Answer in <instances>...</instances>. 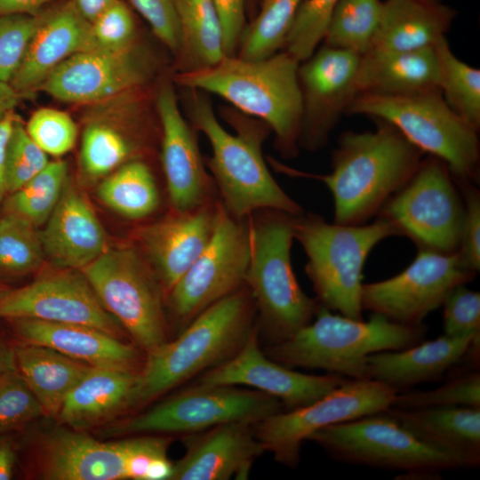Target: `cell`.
<instances>
[{
	"mask_svg": "<svg viewBox=\"0 0 480 480\" xmlns=\"http://www.w3.org/2000/svg\"><path fill=\"white\" fill-rule=\"evenodd\" d=\"M184 89L190 122L211 144L207 165L228 212L239 220L260 210L301 214L300 204L277 184L263 158L262 143L270 128L259 119L231 109L225 111V117L236 131L232 134L219 123L212 103L201 91Z\"/></svg>",
	"mask_w": 480,
	"mask_h": 480,
	"instance_id": "obj_1",
	"label": "cell"
},
{
	"mask_svg": "<svg viewBox=\"0 0 480 480\" xmlns=\"http://www.w3.org/2000/svg\"><path fill=\"white\" fill-rule=\"evenodd\" d=\"M374 131L346 132L332 152V172L292 173L323 181L333 199V222L364 224L412 177L425 154L390 124L375 120Z\"/></svg>",
	"mask_w": 480,
	"mask_h": 480,
	"instance_id": "obj_2",
	"label": "cell"
},
{
	"mask_svg": "<svg viewBox=\"0 0 480 480\" xmlns=\"http://www.w3.org/2000/svg\"><path fill=\"white\" fill-rule=\"evenodd\" d=\"M300 62L285 51L260 60L225 55L217 64L178 72L182 88L216 94L238 111L265 123L285 157L298 153L303 104L298 77Z\"/></svg>",
	"mask_w": 480,
	"mask_h": 480,
	"instance_id": "obj_3",
	"label": "cell"
},
{
	"mask_svg": "<svg viewBox=\"0 0 480 480\" xmlns=\"http://www.w3.org/2000/svg\"><path fill=\"white\" fill-rule=\"evenodd\" d=\"M252 297L243 287L198 314L172 341L148 353L130 408L144 405L231 356L250 332Z\"/></svg>",
	"mask_w": 480,
	"mask_h": 480,
	"instance_id": "obj_4",
	"label": "cell"
},
{
	"mask_svg": "<svg viewBox=\"0 0 480 480\" xmlns=\"http://www.w3.org/2000/svg\"><path fill=\"white\" fill-rule=\"evenodd\" d=\"M427 327L404 325L372 313L356 320L319 305L315 319L290 339L271 344L266 355L289 368L322 369L346 378L368 379L366 358L400 350L424 340Z\"/></svg>",
	"mask_w": 480,
	"mask_h": 480,
	"instance_id": "obj_5",
	"label": "cell"
},
{
	"mask_svg": "<svg viewBox=\"0 0 480 480\" xmlns=\"http://www.w3.org/2000/svg\"><path fill=\"white\" fill-rule=\"evenodd\" d=\"M294 239L307 255L305 267L320 306L362 319L363 271L371 251L382 240L399 236L388 220L378 216L361 225L329 223L319 215L292 217Z\"/></svg>",
	"mask_w": 480,
	"mask_h": 480,
	"instance_id": "obj_6",
	"label": "cell"
},
{
	"mask_svg": "<svg viewBox=\"0 0 480 480\" xmlns=\"http://www.w3.org/2000/svg\"><path fill=\"white\" fill-rule=\"evenodd\" d=\"M346 114L364 115L393 125L415 147L443 161L458 182L479 179L477 131L433 90L410 94H357Z\"/></svg>",
	"mask_w": 480,
	"mask_h": 480,
	"instance_id": "obj_7",
	"label": "cell"
},
{
	"mask_svg": "<svg viewBox=\"0 0 480 480\" xmlns=\"http://www.w3.org/2000/svg\"><path fill=\"white\" fill-rule=\"evenodd\" d=\"M268 212L263 219L248 220L250 260L245 284L271 344H276L308 325L319 303L302 291L292 268L293 215Z\"/></svg>",
	"mask_w": 480,
	"mask_h": 480,
	"instance_id": "obj_8",
	"label": "cell"
},
{
	"mask_svg": "<svg viewBox=\"0 0 480 480\" xmlns=\"http://www.w3.org/2000/svg\"><path fill=\"white\" fill-rule=\"evenodd\" d=\"M308 440L340 462L400 471L404 478L436 479L444 471L466 468L458 458L423 443L385 412L325 427Z\"/></svg>",
	"mask_w": 480,
	"mask_h": 480,
	"instance_id": "obj_9",
	"label": "cell"
},
{
	"mask_svg": "<svg viewBox=\"0 0 480 480\" xmlns=\"http://www.w3.org/2000/svg\"><path fill=\"white\" fill-rule=\"evenodd\" d=\"M81 271L106 310L147 354L168 341L162 284L135 249L108 248Z\"/></svg>",
	"mask_w": 480,
	"mask_h": 480,
	"instance_id": "obj_10",
	"label": "cell"
},
{
	"mask_svg": "<svg viewBox=\"0 0 480 480\" xmlns=\"http://www.w3.org/2000/svg\"><path fill=\"white\" fill-rule=\"evenodd\" d=\"M283 411L278 399L255 389L196 384L112 426L108 435H188L228 422L255 424Z\"/></svg>",
	"mask_w": 480,
	"mask_h": 480,
	"instance_id": "obj_11",
	"label": "cell"
},
{
	"mask_svg": "<svg viewBox=\"0 0 480 480\" xmlns=\"http://www.w3.org/2000/svg\"><path fill=\"white\" fill-rule=\"evenodd\" d=\"M464 202L446 164L428 156L412 177L382 205L378 216L393 223L420 248L459 249Z\"/></svg>",
	"mask_w": 480,
	"mask_h": 480,
	"instance_id": "obj_12",
	"label": "cell"
},
{
	"mask_svg": "<svg viewBox=\"0 0 480 480\" xmlns=\"http://www.w3.org/2000/svg\"><path fill=\"white\" fill-rule=\"evenodd\" d=\"M397 392L372 379L347 378L325 396L295 410L280 412L253 425L264 451L287 467L296 468L300 447L316 431L385 412Z\"/></svg>",
	"mask_w": 480,
	"mask_h": 480,
	"instance_id": "obj_13",
	"label": "cell"
},
{
	"mask_svg": "<svg viewBox=\"0 0 480 480\" xmlns=\"http://www.w3.org/2000/svg\"><path fill=\"white\" fill-rule=\"evenodd\" d=\"M249 260L247 220L234 217L219 202L207 245L168 292L176 318L188 325L209 306L242 288Z\"/></svg>",
	"mask_w": 480,
	"mask_h": 480,
	"instance_id": "obj_14",
	"label": "cell"
},
{
	"mask_svg": "<svg viewBox=\"0 0 480 480\" xmlns=\"http://www.w3.org/2000/svg\"><path fill=\"white\" fill-rule=\"evenodd\" d=\"M476 273L468 269L459 253L420 248L414 260L399 274L388 279L363 284V310L388 320L419 325L443 305L458 285L471 281Z\"/></svg>",
	"mask_w": 480,
	"mask_h": 480,
	"instance_id": "obj_15",
	"label": "cell"
},
{
	"mask_svg": "<svg viewBox=\"0 0 480 480\" xmlns=\"http://www.w3.org/2000/svg\"><path fill=\"white\" fill-rule=\"evenodd\" d=\"M0 318L77 324L124 340L118 321L103 307L81 270L61 268L0 298Z\"/></svg>",
	"mask_w": 480,
	"mask_h": 480,
	"instance_id": "obj_16",
	"label": "cell"
},
{
	"mask_svg": "<svg viewBox=\"0 0 480 480\" xmlns=\"http://www.w3.org/2000/svg\"><path fill=\"white\" fill-rule=\"evenodd\" d=\"M152 70L148 54L135 44L118 51L92 48L66 60L38 89L59 100L92 103L138 89Z\"/></svg>",
	"mask_w": 480,
	"mask_h": 480,
	"instance_id": "obj_17",
	"label": "cell"
},
{
	"mask_svg": "<svg viewBox=\"0 0 480 480\" xmlns=\"http://www.w3.org/2000/svg\"><path fill=\"white\" fill-rule=\"evenodd\" d=\"M361 55L324 45L299 66L303 116L300 146L324 147L332 130L356 96Z\"/></svg>",
	"mask_w": 480,
	"mask_h": 480,
	"instance_id": "obj_18",
	"label": "cell"
},
{
	"mask_svg": "<svg viewBox=\"0 0 480 480\" xmlns=\"http://www.w3.org/2000/svg\"><path fill=\"white\" fill-rule=\"evenodd\" d=\"M346 379L335 373L307 374L274 361L261 351L257 333L252 331L231 356L204 372L196 384L247 386L278 399L292 411L325 396Z\"/></svg>",
	"mask_w": 480,
	"mask_h": 480,
	"instance_id": "obj_19",
	"label": "cell"
},
{
	"mask_svg": "<svg viewBox=\"0 0 480 480\" xmlns=\"http://www.w3.org/2000/svg\"><path fill=\"white\" fill-rule=\"evenodd\" d=\"M156 109L162 126L161 161L171 205L174 211L184 212L210 203L211 178L171 81L161 85Z\"/></svg>",
	"mask_w": 480,
	"mask_h": 480,
	"instance_id": "obj_20",
	"label": "cell"
},
{
	"mask_svg": "<svg viewBox=\"0 0 480 480\" xmlns=\"http://www.w3.org/2000/svg\"><path fill=\"white\" fill-rule=\"evenodd\" d=\"M253 425L234 421L185 435L186 452L173 463L171 480L245 479L264 452Z\"/></svg>",
	"mask_w": 480,
	"mask_h": 480,
	"instance_id": "obj_21",
	"label": "cell"
},
{
	"mask_svg": "<svg viewBox=\"0 0 480 480\" xmlns=\"http://www.w3.org/2000/svg\"><path fill=\"white\" fill-rule=\"evenodd\" d=\"M137 437L101 442L79 430L58 429L41 444L40 476L51 480L127 479Z\"/></svg>",
	"mask_w": 480,
	"mask_h": 480,
	"instance_id": "obj_22",
	"label": "cell"
},
{
	"mask_svg": "<svg viewBox=\"0 0 480 480\" xmlns=\"http://www.w3.org/2000/svg\"><path fill=\"white\" fill-rule=\"evenodd\" d=\"M217 204L174 211L141 228L139 239L162 286L169 292L207 245L214 228Z\"/></svg>",
	"mask_w": 480,
	"mask_h": 480,
	"instance_id": "obj_23",
	"label": "cell"
},
{
	"mask_svg": "<svg viewBox=\"0 0 480 480\" xmlns=\"http://www.w3.org/2000/svg\"><path fill=\"white\" fill-rule=\"evenodd\" d=\"M44 224L39 232L44 255L60 268L81 270L108 249L92 207L68 180Z\"/></svg>",
	"mask_w": 480,
	"mask_h": 480,
	"instance_id": "obj_24",
	"label": "cell"
},
{
	"mask_svg": "<svg viewBox=\"0 0 480 480\" xmlns=\"http://www.w3.org/2000/svg\"><path fill=\"white\" fill-rule=\"evenodd\" d=\"M39 14V24L10 82L20 96L38 89L44 79L69 57L92 49L91 23L70 0Z\"/></svg>",
	"mask_w": 480,
	"mask_h": 480,
	"instance_id": "obj_25",
	"label": "cell"
},
{
	"mask_svg": "<svg viewBox=\"0 0 480 480\" xmlns=\"http://www.w3.org/2000/svg\"><path fill=\"white\" fill-rule=\"evenodd\" d=\"M12 322L24 342L49 347L94 367L140 371L139 350L100 329L31 318L12 319Z\"/></svg>",
	"mask_w": 480,
	"mask_h": 480,
	"instance_id": "obj_26",
	"label": "cell"
},
{
	"mask_svg": "<svg viewBox=\"0 0 480 480\" xmlns=\"http://www.w3.org/2000/svg\"><path fill=\"white\" fill-rule=\"evenodd\" d=\"M474 335L444 334L407 348L371 354L366 358L367 378L397 393L410 390L421 382L436 380L460 363Z\"/></svg>",
	"mask_w": 480,
	"mask_h": 480,
	"instance_id": "obj_27",
	"label": "cell"
},
{
	"mask_svg": "<svg viewBox=\"0 0 480 480\" xmlns=\"http://www.w3.org/2000/svg\"><path fill=\"white\" fill-rule=\"evenodd\" d=\"M429 446L455 456L466 468L480 464V408L426 407L385 411Z\"/></svg>",
	"mask_w": 480,
	"mask_h": 480,
	"instance_id": "obj_28",
	"label": "cell"
},
{
	"mask_svg": "<svg viewBox=\"0 0 480 480\" xmlns=\"http://www.w3.org/2000/svg\"><path fill=\"white\" fill-rule=\"evenodd\" d=\"M455 15L454 9L440 2L386 0L367 52H398L434 47L445 36Z\"/></svg>",
	"mask_w": 480,
	"mask_h": 480,
	"instance_id": "obj_29",
	"label": "cell"
},
{
	"mask_svg": "<svg viewBox=\"0 0 480 480\" xmlns=\"http://www.w3.org/2000/svg\"><path fill=\"white\" fill-rule=\"evenodd\" d=\"M439 89V67L434 47L361 56L356 95L371 92L401 95ZM440 90V89H439Z\"/></svg>",
	"mask_w": 480,
	"mask_h": 480,
	"instance_id": "obj_30",
	"label": "cell"
},
{
	"mask_svg": "<svg viewBox=\"0 0 480 480\" xmlns=\"http://www.w3.org/2000/svg\"><path fill=\"white\" fill-rule=\"evenodd\" d=\"M139 372L92 367L66 396L57 419L82 430L130 408Z\"/></svg>",
	"mask_w": 480,
	"mask_h": 480,
	"instance_id": "obj_31",
	"label": "cell"
},
{
	"mask_svg": "<svg viewBox=\"0 0 480 480\" xmlns=\"http://www.w3.org/2000/svg\"><path fill=\"white\" fill-rule=\"evenodd\" d=\"M14 358L44 413L57 417L75 385L93 367L46 346L24 342L16 347Z\"/></svg>",
	"mask_w": 480,
	"mask_h": 480,
	"instance_id": "obj_32",
	"label": "cell"
},
{
	"mask_svg": "<svg viewBox=\"0 0 480 480\" xmlns=\"http://www.w3.org/2000/svg\"><path fill=\"white\" fill-rule=\"evenodd\" d=\"M180 43L179 72L217 64L224 56L221 22L212 0H177Z\"/></svg>",
	"mask_w": 480,
	"mask_h": 480,
	"instance_id": "obj_33",
	"label": "cell"
},
{
	"mask_svg": "<svg viewBox=\"0 0 480 480\" xmlns=\"http://www.w3.org/2000/svg\"><path fill=\"white\" fill-rule=\"evenodd\" d=\"M97 196L107 207L131 220L149 216L160 201L155 177L140 160L127 161L104 177Z\"/></svg>",
	"mask_w": 480,
	"mask_h": 480,
	"instance_id": "obj_34",
	"label": "cell"
},
{
	"mask_svg": "<svg viewBox=\"0 0 480 480\" xmlns=\"http://www.w3.org/2000/svg\"><path fill=\"white\" fill-rule=\"evenodd\" d=\"M434 48L439 67V89L451 109L477 132L480 128V70L458 59L446 37Z\"/></svg>",
	"mask_w": 480,
	"mask_h": 480,
	"instance_id": "obj_35",
	"label": "cell"
},
{
	"mask_svg": "<svg viewBox=\"0 0 480 480\" xmlns=\"http://www.w3.org/2000/svg\"><path fill=\"white\" fill-rule=\"evenodd\" d=\"M383 2L340 0L326 28L324 41L330 47L365 54L377 30Z\"/></svg>",
	"mask_w": 480,
	"mask_h": 480,
	"instance_id": "obj_36",
	"label": "cell"
},
{
	"mask_svg": "<svg viewBox=\"0 0 480 480\" xmlns=\"http://www.w3.org/2000/svg\"><path fill=\"white\" fill-rule=\"evenodd\" d=\"M68 167L65 161L50 162L24 187L3 201L4 213L22 218L35 227L46 222L67 183Z\"/></svg>",
	"mask_w": 480,
	"mask_h": 480,
	"instance_id": "obj_37",
	"label": "cell"
},
{
	"mask_svg": "<svg viewBox=\"0 0 480 480\" xmlns=\"http://www.w3.org/2000/svg\"><path fill=\"white\" fill-rule=\"evenodd\" d=\"M302 0H261V8L245 28L239 43L238 57L260 60L282 50Z\"/></svg>",
	"mask_w": 480,
	"mask_h": 480,
	"instance_id": "obj_38",
	"label": "cell"
},
{
	"mask_svg": "<svg viewBox=\"0 0 480 480\" xmlns=\"http://www.w3.org/2000/svg\"><path fill=\"white\" fill-rule=\"evenodd\" d=\"M132 153V145L114 126L94 122L84 131L80 164L85 177L97 180L110 174L124 164Z\"/></svg>",
	"mask_w": 480,
	"mask_h": 480,
	"instance_id": "obj_39",
	"label": "cell"
},
{
	"mask_svg": "<svg viewBox=\"0 0 480 480\" xmlns=\"http://www.w3.org/2000/svg\"><path fill=\"white\" fill-rule=\"evenodd\" d=\"M45 257L36 227L16 215L0 219V269L26 274L37 269Z\"/></svg>",
	"mask_w": 480,
	"mask_h": 480,
	"instance_id": "obj_40",
	"label": "cell"
},
{
	"mask_svg": "<svg viewBox=\"0 0 480 480\" xmlns=\"http://www.w3.org/2000/svg\"><path fill=\"white\" fill-rule=\"evenodd\" d=\"M392 406L401 409L447 406L480 408V372L459 371L434 389L397 393Z\"/></svg>",
	"mask_w": 480,
	"mask_h": 480,
	"instance_id": "obj_41",
	"label": "cell"
},
{
	"mask_svg": "<svg viewBox=\"0 0 480 480\" xmlns=\"http://www.w3.org/2000/svg\"><path fill=\"white\" fill-rule=\"evenodd\" d=\"M340 0H302L282 49L299 62L308 59L324 39Z\"/></svg>",
	"mask_w": 480,
	"mask_h": 480,
	"instance_id": "obj_42",
	"label": "cell"
},
{
	"mask_svg": "<svg viewBox=\"0 0 480 480\" xmlns=\"http://www.w3.org/2000/svg\"><path fill=\"white\" fill-rule=\"evenodd\" d=\"M43 413L41 404L20 372L12 368L0 374V436Z\"/></svg>",
	"mask_w": 480,
	"mask_h": 480,
	"instance_id": "obj_43",
	"label": "cell"
},
{
	"mask_svg": "<svg viewBox=\"0 0 480 480\" xmlns=\"http://www.w3.org/2000/svg\"><path fill=\"white\" fill-rule=\"evenodd\" d=\"M26 130L47 155L54 156L70 151L77 137V127L71 116L51 108H39L34 112Z\"/></svg>",
	"mask_w": 480,
	"mask_h": 480,
	"instance_id": "obj_44",
	"label": "cell"
},
{
	"mask_svg": "<svg viewBox=\"0 0 480 480\" xmlns=\"http://www.w3.org/2000/svg\"><path fill=\"white\" fill-rule=\"evenodd\" d=\"M39 13L0 15V81L10 83L20 66L39 24Z\"/></svg>",
	"mask_w": 480,
	"mask_h": 480,
	"instance_id": "obj_45",
	"label": "cell"
},
{
	"mask_svg": "<svg viewBox=\"0 0 480 480\" xmlns=\"http://www.w3.org/2000/svg\"><path fill=\"white\" fill-rule=\"evenodd\" d=\"M135 22L128 6L116 0L92 23V48L118 51L134 44Z\"/></svg>",
	"mask_w": 480,
	"mask_h": 480,
	"instance_id": "obj_46",
	"label": "cell"
},
{
	"mask_svg": "<svg viewBox=\"0 0 480 480\" xmlns=\"http://www.w3.org/2000/svg\"><path fill=\"white\" fill-rule=\"evenodd\" d=\"M444 306V332L449 337H464L480 332V293L464 284L455 287Z\"/></svg>",
	"mask_w": 480,
	"mask_h": 480,
	"instance_id": "obj_47",
	"label": "cell"
},
{
	"mask_svg": "<svg viewBox=\"0 0 480 480\" xmlns=\"http://www.w3.org/2000/svg\"><path fill=\"white\" fill-rule=\"evenodd\" d=\"M462 190L464 215L459 253L464 266L476 273L480 269V193L469 182H458Z\"/></svg>",
	"mask_w": 480,
	"mask_h": 480,
	"instance_id": "obj_48",
	"label": "cell"
},
{
	"mask_svg": "<svg viewBox=\"0 0 480 480\" xmlns=\"http://www.w3.org/2000/svg\"><path fill=\"white\" fill-rule=\"evenodd\" d=\"M130 2L148 21L159 40L177 54L180 43L177 0H130Z\"/></svg>",
	"mask_w": 480,
	"mask_h": 480,
	"instance_id": "obj_49",
	"label": "cell"
},
{
	"mask_svg": "<svg viewBox=\"0 0 480 480\" xmlns=\"http://www.w3.org/2000/svg\"><path fill=\"white\" fill-rule=\"evenodd\" d=\"M219 14L225 55H236L244 30L245 0H212Z\"/></svg>",
	"mask_w": 480,
	"mask_h": 480,
	"instance_id": "obj_50",
	"label": "cell"
},
{
	"mask_svg": "<svg viewBox=\"0 0 480 480\" xmlns=\"http://www.w3.org/2000/svg\"><path fill=\"white\" fill-rule=\"evenodd\" d=\"M7 150L20 158L36 172L49 163L48 155L32 140L26 127L16 118Z\"/></svg>",
	"mask_w": 480,
	"mask_h": 480,
	"instance_id": "obj_51",
	"label": "cell"
},
{
	"mask_svg": "<svg viewBox=\"0 0 480 480\" xmlns=\"http://www.w3.org/2000/svg\"><path fill=\"white\" fill-rule=\"evenodd\" d=\"M16 117L13 112L0 120V204L7 196L4 182V165L9 140Z\"/></svg>",
	"mask_w": 480,
	"mask_h": 480,
	"instance_id": "obj_52",
	"label": "cell"
},
{
	"mask_svg": "<svg viewBox=\"0 0 480 480\" xmlns=\"http://www.w3.org/2000/svg\"><path fill=\"white\" fill-rule=\"evenodd\" d=\"M54 1L56 0H0V15H36L45 4Z\"/></svg>",
	"mask_w": 480,
	"mask_h": 480,
	"instance_id": "obj_53",
	"label": "cell"
},
{
	"mask_svg": "<svg viewBox=\"0 0 480 480\" xmlns=\"http://www.w3.org/2000/svg\"><path fill=\"white\" fill-rule=\"evenodd\" d=\"M15 453L10 439L0 436V480L12 478Z\"/></svg>",
	"mask_w": 480,
	"mask_h": 480,
	"instance_id": "obj_54",
	"label": "cell"
},
{
	"mask_svg": "<svg viewBox=\"0 0 480 480\" xmlns=\"http://www.w3.org/2000/svg\"><path fill=\"white\" fill-rule=\"evenodd\" d=\"M82 16L92 23L116 0H70Z\"/></svg>",
	"mask_w": 480,
	"mask_h": 480,
	"instance_id": "obj_55",
	"label": "cell"
},
{
	"mask_svg": "<svg viewBox=\"0 0 480 480\" xmlns=\"http://www.w3.org/2000/svg\"><path fill=\"white\" fill-rule=\"evenodd\" d=\"M20 97V94L10 83L0 81V120L13 112Z\"/></svg>",
	"mask_w": 480,
	"mask_h": 480,
	"instance_id": "obj_56",
	"label": "cell"
},
{
	"mask_svg": "<svg viewBox=\"0 0 480 480\" xmlns=\"http://www.w3.org/2000/svg\"><path fill=\"white\" fill-rule=\"evenodd\" d=\"M12 361L0 348V374L5 371L12 369Z\"/></svg>",
	"mask_w": 480,
	"mask_h": 480,
	"instance_id": "obj_57",
	"label": "cell"
},
{
	"mask_svg": "<svg viewBox=\"0 0 480 480\" xmlns=\"http://www.w3.org/2000/svg\"><path fill=\"white\" fill-rule=\"evenodd\" d=\"M9 291L10 289L0 282V298L6 294Z\"/></svg>",
	"mask_w": 480,
	"mask_h": 480,
	"instance_id": "obj_58",
	"label": "cell"
},
{
	"mask_svg": "<svg viewBox=\"0 0 480 480\" xmlns=\"http://www.w3.org/2000/svg\"><path fill=\"white\" fill-rule=\"evenodd\" d=\"M421 1L428 2V3H438L439 2V0H421Z\"/></svg>",
	"mask_w": 480,
	"mask_h": 480,
	"instance_id": "obj_59",
	"label": "cell"
}]
</instances>
